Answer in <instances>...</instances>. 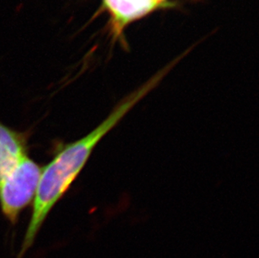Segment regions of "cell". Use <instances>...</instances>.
Here are the masks:
<instances>
[{"label":"cell","mask_w":259,"mask_h":258,"mask_svg":"<svg viewBox=\"0 0 259 258\" xmlns=\"http://www.w3.org/2000/svg\"><path fill=\"white\" fill-rule=\"evenodd\" d=\"M42 169L25 156L0 182V206L3 214L15 223L20 212L34 200Z\"/></svg>","instance_id":"2"},{"label":"cell","mask_w":259,"mask_h":258,"mask_svg":"<svg viewBox=\"0 0 259 258\" xmlns=\"http://www.w3.org/2000/svg\"><path fill=\"white\" fill-rule=\"evenodd\" d=\"M157 82V80H151L122 99L100 124L83 138L65 145L42 169L33 203L31 218L19 258L22 257L31 247L50 212L78 177L96 146L122 121L135 105L142 100Z\"/></svg>","instance_id":"1"},{"label":"cell","mask_w":259,"mask_h":258,"mask_svg":"<svg viewBox=\"0 0 259 258\" xmlns=\"http://www.w3.org/2000/svg\"><path fill=\"white\" fill-rule=\"evenodd\" d=\"M25 156L27 150L24 135L0 122V182Z\"/></svg>","instance_id":"3"}]
</instances>
